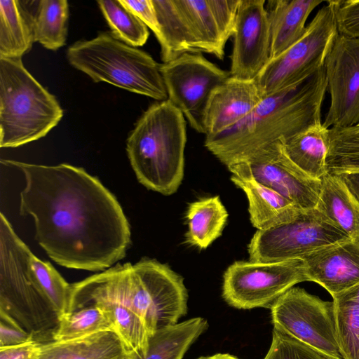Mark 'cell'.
<instances>
[{"mask_svg": "<svg viewBox=\"0 0 359 359\" xmlns=\"http://www.w3.org/2000/svg\"><path fill=\"white\" fill-rule=\"evenodd\" d=\"M24 4L0 1V57L22 59L35 42L31 13Z\"/></svg>", "mask_w": 359, "mask_h": 359, "instance_id": "cb8c5ba5", "label": "cell"}, {"mask_svg": "<svg viewBox=\"0 0 359 359\" xmlns=\"http://www.w3.org/2000/svg\"><path fill=\"white\" fill-rule=\"evenodd\" d=\"M229 166L243 170L254 180L301 209L315 208L317 205L321 180L307 175L290 160L284 150L283 140H277Z\"/></svg>", "mask_w": 359, "mask_h": 359, "instance_id": "4fadbf2b", "label": "cell"}, {"mask_svg": "<svg viewBox=\"0 0 359 359\" xmlns=\"http://www.w3.org/2000/svg\"><path fill=\"white\" fill-rule=\"evenodd\" d=\"M304 281L309 280L302 259L236 262L224 274L222 297L238 309H270L287 290Z\"/></svg>", "mask_w": 359, "mask_h": 359, "instance_id": "9c48e42d", "label": "cell"}, {"mask_svg": "<svg viewBox=\"0 0 359 359\" xmlns=\"http://www.w3.org/2000/svg\"><path fill=\"white\" fill-rule=\"evenodd\" d=\"M264 97L255 79L231 76L210 95L203 116L204 135H215L233 127Z\"/></svg>", "mask_w": 359, "mask_h": 359, "instance_id": "ac0fdd59", "label": "cell"}, {"mask_svg": "<svg viewBox=\"0 0 359 359\" xmlns=\"http://www.w3.org/2000/svg\"><path fill=\"white\" fill-rule=\"evenodd\" d=\"M186 218V242L199 249L207 248L222 235L228 212L218 196L203 198L189 205Z\"/></svg>", "mask_w": 359, "mask_h": 359, "instance_id": "4316f807", "label": "cell"}, {"mask_svg": "<svg viewBox=\"0 0 359 359\" xmlns=\"http://www.w3.org/2000/svg\"><path fill=\"white\" fill-rule=\"evenodd\" d=\"M231 181L246 194L251 223L257 230H266L295 218L303 209L278 192L255 180L236 166L228 167Z\"/></svg>", "mask_w": 359, "mask_h": 359, "instance_id": "d6986e66", "label": "cell"}, {"mask_svg": "<svg viewBox=\"0 0 359 359\" xmlns=\"http://www.w3.org/2000/svg\"><path fill=\"white\" fill-rule=\"evenodd\" d=\"M208 327L205 318L196 317L158 329L150 337L146 355L140 358L133 354L132 359H182Z\"/></svg>", "mask_w": 359, "mask_h": 359, "instance_id": "484cf974", "label": "cell"}, {"mask_svg": "<svg viewBox=\"0 0 359 359\" xmlns=\"http://www.w3.org/2000/svg\"><path fill=\"white\" fill-rule=\"evenodd\" d=\"M316 208L349 238H359V204L336 175L321 178Z\"/></svg>", "mask_w": 359, "mask_h": 359, "instance_id": "603a6c76", "label": "cell"}, {"mask_svg": "<svg viewBox=\"0 0 359 359\" xmlns=\"http://www.w3.org/2000/svg\"><path fill=\"white\" fill-rule=\"evenodd\" d=\"M330 105L323 125L359 124V38L339 34L325 62Z\"/></svg>", "mask_w": 359, "mask_h": 359, "instance_id": "5bb4252c", "label": "cell"}, {"mask_svg": "<svg viewBox=\"0 0 359 359\" xmlns=\"http://www.w3.org/2000/svg\"><path fill=\"white\" fill-rule=\"evenodd\" d=\"M336 0L325 1L303 36L274 58H271L255 78L264 97L294 86L325 65L339 35Z\"/></svg>", "mask_w": 359, "mask_h": 359, "instance_id": "ba28073f", "label": "cell"}, {"mask_svg": "<svg viewBox=\"0 0 359 359\" xmlns=\"http://www.w3.org/2000/svg\"><path fill=\"white\" fill-rule=\"evenodd\" d=\"M332 297L342 359H359V283Z\"/></svg>", "mask_w": 359, "mask_h": 359, "instance_id": "f546056e", "label": "cell"}, {"mask_svg": "<svg viewBox=\"0 0 359 359\" xmlns=\"http://www.w3.org/2000/svg\"><path fill=\"white\" fill-rule=\"evenodd\" d=\"M241 0H175L197 53L224 57Z\"/></svg>", "mask_w": 359, "mask_h": 359, "instance_id": "2e32d148", "label": "cell"}, {"mask_svg": "<svg viewBox=\"0 0 359 359\" xmlns=\"http://www.w3.org/2000/svg\"><path fill=\"white\" fill-rule=\"evenodd\" d=\"M264 359H333L275 328L269 349Z\"/></svg>", "mask_w": 359, "mask_h": 359, "instance_id": "836d02e7", "label": "cell"}, {"mask_svg": "<svg viewBox=\"0 0 359 359\" xmlns=\"http://www.w3.org/2000/svg\"><path fill=\"white\" fill-rule=\"evenodd\" d=\"M88 304L97 305L105 312L113 325L114 332L130 351L140 358L146 355L150 334L142 319L134 311L108 299L72 297L70 312Z\"/></svg>", "mask_w": 359, "mask_h": 359, "instance_id": "7402d4cb", "label": "cell"}, {"mask_svg": "<svg viewBox=\"0 0 359 359\" xmlns=\"http://www.w3.org/2000/svg\"><path fill=\"white\" fill-rule=\"evenodd\" d=\"M156 35L158 24L152 0H121Z\"/></svg>", "mask_w": 359, "mask_h": 359, "instance_id": "8d00e7d4", "label": "cell"}, {"mask_svg": "<svg viewBox=\"0 0 359 359\" xmlns=\"http://www.w3.org/2000/svg\"><path fill=\"white\" fill-rule=\"evenodd\" d=\"M348 238L316 208L302 210L291 221L257 230L248 247L249 259L256 262L302 259L320 248Z\"/></svg>", "mask_w": 359, "mask_h": 359, "instance_id": "30bf717a", "label": "cell"}, {"mask_svg": "<svg viewBox=\"0 0 359 359\" xmlns=\"http://www.w3.org/2000/svg\"><path fill=\"white\" fill-rule=\"evenodd\" d=\"M309 281L331 296L359 283V238H348L320 248L302 258Z\"/></svg>", "mask_w": 359, "mask_h": 359, "instance_id": "e0dca14e", "label": "cell"}, {"mask_svg": "<svg viewBox=\"0 0 359 359\" xmlns=\"http://www.w3.org/2000/svg\"><path fill=\"white\" fill-rule=\"evenodd\" d=\"M355 127L356 128L359 129V124H358V125H357V126H355Z\"/></svg>", "mask_w": 359, "mask_h": 359, "instance_id": "60d3db41", "label": "cell"}, {"mask_svg": "<svg viewBox=\"0 0 359 359\" xmlns=\"http://www.w3.org/2000/svg\"><path fill=\"white\" fill-rule=\"evenodd\" d=\"M33 341L32 336L13 318L0 311V348L20 346Z\"/></svg>", "mask_w": 359, "mask_h": 359, "instance_id": "d590c367", "label": "cell"}, {"mask_svg": "<svg viewBox=\"0 0 359 359\" xmlns=\"http://www.w3.org/2000/svg\"><path fill=\"white\" fill-rule=\"evenodd\" d=\"M130 351L114 331L41 344L37 359H132Z\"/></svg>", "mask_w": 359, "mask_h": 359, "instance_id": "44dd1931", "label": "cell"}, {"mask_svg": "<svg viewBox=\"0 0 359 359\" xmlns=\"http://www.w3.org/2000/svg\"><path fill=\"white\" fill-rule=\"evenodd\" d=\"M265 0H241L233 34L231 76L254 80L270 59V26Z\"/></svg>", "mask_w": 359, "mask_h": 359, "instance_id": "9a60e30c", "label": "cell"}, {"mask_svg": "<svg viewBox=\"0 0 359 359\" xmlns=\"http://www.w3.org/2000/svg\"><path fill=\"white\" fill-rule=\"evenodd\" d=\"M326 90L323 67L305 80L265 97L233 127L205 136L204 145L226 167L241 161L277 140L321 123Z\"/></svg>", "mask_w": 359, "mask_h": 359, "instance_id": "3957f363", "label": "cell"}, {"mask_svg": "<svg viewBox=\"0 0 359 359\" xmlns=\"http://www.w3.org/2000/svg\"><path fill=\"white\" fill-rule=\"evenodd\" d=\"M41 345L33 341L20 346L0 348V359H37Z\"/></svg>", "mask_w": 359, "mask_h": 359, "instance_id": "74e56055", "label": "cell"}, {"mask_svg": "<svg viewBox=\"0 0 359 359\" xmlns=\"http://www.w3.org/2000/svg\"><path fill=\"white\" fill-rule=\"evenodd\" d=\"M336 19L340 34L359 38V0H336Z\"/></svg>", "mask_w": 359, "mask_h": 359, "instance_id": "e575fe53", "label": "cell"}, {"mask_svg": "<svg viewBox=\"0 0 359 359\" xmlns=\"http://www.w3.org/2000/svg\"><path fill=\"white\" fill-rule=\"evenodd\" d=\"M1 163L24 175L20 214L33 217L36 241L57 264L100 271L125 257L130 224L116 197L97 177L67 163Z\"/></svg>", "mask_w": 359, "mask_h": 359, "instance_id": "6da1fadb", "label": "cell"}, {"mask_svg": "<svg viewBox=\"0 0 359 359\" xmlns=\"http://www.w3.org/2000/svg\"><path fill=\"white\" fill-rule=\"evenodd\" d=\"M326 170L332 175L359 172V129L355 126L330 129Z\"/></svg>", "mask_w": 359, "mask_h": 359, "instance_id": "d6a6232c", "label": "cell"}, {"mask_svg": "<svg viewBox=\"0 0 359 359\" xmlns=\"http://www.w3.org/2000/svg\"><path fill=\"white\" fill-rule=\"evenodd\" d=\"M63 116L53 95L22 59L0 57V147H17L44 136Z\"/></svg>", "mask_w": 359, "mask_h": 359, "instance_id": "52a82bcc", "label": "cell"}, {"mask_svg": "<svg viewBox=\"0 0 359 359\" xmlns=\"http://www.w3.org/2000/svg\"><path fill=\"white\" fill-rule=\"evenodd\" d=\"M71 297L100 298L134 311L150 337L187 314L188 294L183 278L166 264L142 259L118 264L71 284Z\"/></svg>", "mask_w": 359, "mask_h": 359, "instance_id": "277c9868", "label": "cell"}, {"mask_svg": "<svg viewBox=\"0 0 359 359\" xmlns=\"http://www.w3.org/2000/svg\"><path fill=\"white\" fill-rule=\"evenodd\" d=\"M97 3L116 37L133 47L147 42V26L121 0H99Z\"/></svg>", "mask_w": 359, "mask_h": 359, "instance_id": "1f68e13d", "label": "cell"}, {"mask_svg": "<svg viewBox=\"0 0 359 359\" xmlns=\"http://www.w3.org/2000/svg\"><path fill=\"white\" fill-rule=\"evenodd\" d=\"M197 359H240L229 353H216L209 356H201Z\"/></svg>", "mask_w": 359, "mask_h": 359, "instance_id": "ab89813d", "label": "cell"}, {"mask_svg": "<svg viewBox=\"0 0 359 359\" xmlns=\"http://www.w3.org/2000/svg\"><path fill=\"white\" fill-rule=\"evenodd\" d=\"M185 118L170 100L154 103L136 122L126 142L130 165L146 188L171 195L184 177Z\"/></svg>", "mask_w": 359, "mask_h": 359, "instance_id": "5b68a950", "label": "cell"}, {"mask_svg": "<svg viewBox=\"0 0 359 359\" xmlns=\"http://www.w3.org/2000/svg\"><path fill=\"white\" fill-rule=\"evenodd\" d=\"M69 63L94 82H107L126 90L168 100L158 63L147 53L131 46L111 32H102L90 40L77 41L66 53Z\"/></svg>", "mask_w": 359, "mask_h": 359, "instance_id": "8992f818", "label": "cell"}, {"mask_svg": "<svg viewBox=\"0 0 359 359\" xmlns=\"http://www.w3.org/2000/svg\"><path fill=\"white\" fill-rule=\"evenodd\" d=\"M109 330L114 331L113 325L105 312L97 305L88 304L59 316L53 341L75 339Z\"/></svg>", "mask_w": 359, "mask_h": 359, "instance_id": "4dcf8cb0", "label": "cell"}, {"mask_svg": "<svg viewBox=\"0 0 359 359\" xmlns=\"http://www.w3.org/2000/svg\"><path fill=\"white\" fill-rule=\"evenodd\" d=\"M346 186L359 204V172H347L334 175Z\"/></svg>", "mask_w": 359, "mask_h": 359, "instance_id": "f35d334b", "label": "cell"}, {"mask_svg": "<svg viewBox=\"0 0 359 359\" xmlns=\"http://www.w3.org/2000/svg\"><path fill=\"white\" fill-rule=\"evenodd\" d=\"M34 11H30L35 42L44 48L56 50L65 44L69 19V4L66 0H40Z\"/></svg>", "mask_w": 359, "mask_h": 359, "instance_id": "f1b7e54d", "label": "cell"}, {"mask_svg": "<svg viewBox=\"0 0 359 359\" xmlns=\"http://www.w3.org/2000/svg\"><path fill=\"white\" fill-rule=\"evenodd\" d=\"M161 46V58L168 62L185 53H197L175 0H152Z\"/></svg>", "mask_w": 359, "mask_h": 359, "instance_id": "83f0119b", "label": "cell"}, {"mask_svg": "<svg viewBox=\"0 0 359 359\" xmlns=\"http://www.w3.org/2000/svg\"><path fill=\"white\" fill-rule=\"evenodd\" d=\"M71 284L48 262L37 258L0 215V311L33 338L53 341L59 316L70 312Z\"/></svg>", "mask_w": 359, "mask_h": 359, "instance_id": "7a4b0ae2", "label": "cell"}, {"mask_svg": "<svg viewBox=\"0 0 359 359\" xmlns=\"http://www.w3.org/2000/svg\"><path fill=\"white\" fill-rule=\"evenodd\" d=\"M168 100L178 109L189 126L204 134L203 116L212 91L231 74L201 53H185L161 64Z\"/></svg>", "mask_w": 359, "mask_h": 359, "instance_id": "7c38bea8", "label": "cell"}, {"mask_svg": "<svg viewBox=\"0 0 359 359\" xmlns=\"http://www.w3.org/2000/svg\"><path fill=\"white\" fill-rule=\"evenodd\" d=\"M322 0H269L266 2L270 26V59L297 42L304 34L306 21Z\"/></svg>", "mask_w": 359, "mask_h": 359, "instance_id": "ffe728a7", "label": "cell"}, {"mask_svg": "<svg viewBox=\"0 0 359 359\" xmlns=\"http://www.w3.org/2000/svg\"><path fill=\"white\" fill-rule=\"evenodd\" d=\"M269 309L273 328L333 359H342L332 302L324 301L303 288L292 287Z\"/></svg>", "mask_w": 359, "mask_h": 359, "instance_id": "8fae6325", "label": "cell"}, {"mask_svg": "<svg viewBox=\"0 0 359 359\" xmlns=\"http://www.w3.org/2000/svg\"><path fill=\"white\" fill-rule=\"evenodd\" d=\"M330 129L323 123L283 141L284 150L290 160L307 175L321 180L327 173Z\"/></svg>", "mask_w": 359, "mask_h": 359, "instance_id": "d4e9b609", "label": "cell"}]
</instances>
